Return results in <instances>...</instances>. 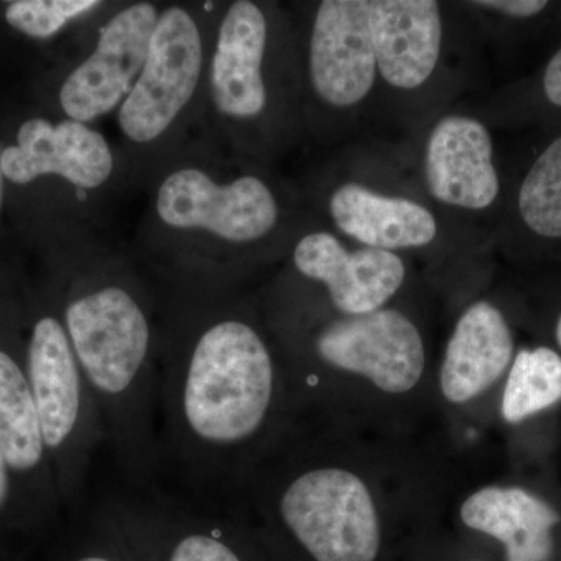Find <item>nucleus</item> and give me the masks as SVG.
I'll return each instance as SVG.
<instances>
[{
  "label": "nucleus",
  "instance_id": "9",
  "mask_svg": "<svg viewBox=\"0 0 561 561\" xmlns=\"http://www.w3.org/2000/svg\"><path fill=\"white\" fill-rule=\"evenodd\" d=\"M291 264L332 311L365 316L411 295L412 261L354 245L337 232L311 231L295 243Z\"/></svg>",
  "mask_w": 561,
  "mask_h": 561
},
{
  "label": "nucleus",
  "instance_id": "7",
  "mask_svg": "<svg viewBox=\"0 0 561 561\" xmlns=\"http://www.w3.org/2000/svg\"><path fill=\"white\" fill-rule=\"evenodd\" d=\"M416 181L427 201L471 236L478 219L496 208L502 195L485 122L456 111L434 117L421 138Z\"/></svg>",
  "mask_w": 561,
  "mask_h": 561
},
{
  "label": "nucleus",
  "instance_id": "1",
  "mask_svg": "<svg viewBox=\"0 0 561 561\" xmlns=\"http://www.w3.org/2000/svg\"><path fill=\"white\" fill-rule=\"evenodd\" d=\"M446 457L416 434L302 421L239 490L261 534L301 561H382L448 508Z\"/></svg>",
  "mask_w": 561,
  "mask_h": 561
},
{
  "label": "nucleus",
  "instance_id": "22",
  "mask_svg": "<svg viewBox=\"0 0 561 561\" xmlns=\"http://www.w3.org/2000/svg\"><path fill=\"white\" fill-rule=\"evenodd\" d=\"M461 9L472 13L497 14L512 20H530L548 9L546 0H479V2L461 3Z\"/></svg>",
  "mask_w": 561,
  "mask_h": 561
},
{
  "label": "nucleus",
  "instance_id": "18",
  "mask_svg": "<svg viewBox=\"0 0 561 561\" xmlns=\"http://www.w3.org/2000/svg\"><path fill=\"white\" fill-rule=\"evenodd\" d=\"M271 27L256 2L238 0L221 20L210 91L217 110L238 121L260 119L268 105L264 76Z\"/></svg>",
  "mask_w": 561,
  "mask_h": 561
},
{
  "label": "nucleus",
  "instance_id": "2",
  "mask_svg": "<svg viewBox=\"0 0 561 561\" xmlns=\"http://www.w3.org/2000/svg\"><path fill=\"white\" fill-rule=\"evenodd\" d=\"M160 365V454L191 485L234 496L302 424L275 334L251 313L184 330Z\"/></svg>",
  "mask_w": 561,
  "mask_h": 561
},
{
  "label": "nucleus",
  "instance_id": "4",
  "mask_svg": "<svg viewBox=\"0 0 561 561\" xmlns=\"http://www.w3.org/2000/svg\"><path fill=\"white\" fill-rule=\"evenodd\" d=\"M25 368L61 505L73 511L84 500L92 460L106 442V432L57 316L44 313L33 324Z\"/></svg>",
  "mask_w": 561,
  "mask_h": 561
},
{
  "label": "nucleus",
  "instance_id": "16",
  "mask_svg": "<svg viewBox=\"0 0 561 561\" xmlns=\"http://www.w3.org/2000/svg\"><path fill=\"white\" fill-rule=\"evenodd\" d=\"M2 173L16 184H27L43 175H60L81 190H95L113 172V154L99 131L77 121L24 122L16 146L0 157Z\"/></svg>",
  "mask_w": 561,
  "mask_h": 561
},
{
  "label": "nucleus",
  "instance_id": "10",
  "mask_svg": "<svg viewBox=\"0 0 561 561\" xmlns=\"http://www.w3.org/2000/svg\"><path fill=\"white\" fill-rule=\"evenodd\" d=\"M201 31L186 10L162 11L151 35L146 62L122 103L119 125L133 142H151L171 127L201 79Z\"/></svg>",
  "mask_w": 561,
  "mask_h": 561
},
{
  "label": "nucleus",
  "instance_id": "21",
  "mask_svg": "<svg viewBox=\"0 0 561 561\" xmlns=\"http://www.w3.org/2000/svg\"><path fill=\"white\" fill-rule=\"evenodd\" d=\"M99 5L98 0H18L7 7L5 18L24 35L50 38L73 18Z\"/></svg>",
  "mask_w": 561,
  "mask_h": 561
},
{
  "label": "nucleus",
  "instance_id": "23",
  "mask_svg": "<svg viewBox=\"0 0 561 561\" xmlns=\"http://www.w3.org/2000/svg\"><path fill=\"white\" fill-rule=\"evenodd\" d=\"M14 519H31L25 511L24 502L21 500L20 489L14 481L13 472H11L5 456L0 449V523L11 522Z\"/></svg>",
  "mask_w": 561,
  "mask_h": 561
},
{
  "label": "nucleus",
  "instance_id": "17",
  "mask_svg": "<svg viewBox=\"0 0 561 561\" xmlns=\"http://www.w3.org/2000/svg\"><path fill=\"white\" fill-rule=\"evenodd\" d=\"M465 530L500 542L505 561H553L559 511L522 485L485 483L468 491L457 504Z\"/></svg>",
  "mask_w": 561,
  "mask_h": 561
},
{
  "label": "nucleus",
  "instance_id": "8",
  "mask_svg": "<svg viewBox=\"0 0 561 561\" xmlns=\"http://www.w3.org/2000/svg\"><path fill=\"white\" fill-rule=\"evenodd\" d=\"M309 87L321 108L348 131L379 105L370 0H323L308 44Z\"/></svg>",
  "mask_w": 561,
  "mask_h": 561
},
{
  "label": "nucleus",
  "instance_id": "27",
  "mask_svg": "<svg viewBox=\"0 0 561 561\" xmlns=\"http://www.w3.org/2000/svg\"><path fill=\"white\" fill-rule=\"evenodd\" d=\"M0 157H2V150H0ZM3 173L2 165H0V205H2V191H3Z\"/></svg>",
  "mask_w": 561,
  "mask_h": 561
},
{
  "label": "nucleus",
  "instance_id": "24",
  "mask_svg": "<svg viewBox=\"0 0 561 561\" xmlns=\"http://www.w3.org/2000/svg\"><path fill=\"white\" fill-rule=\"evenodd\" d=\"M101 515L103 540H99L94 546H90L81 556L70 561H124L113 552L114 534H116V519L111 511L110 502L101 505L99 508Z\"/></svg>",
  "mask_w": 561,
  "mask_h": 561
},
{
  "label": "nucleus",
  "instance_id": "3",
  "mask_svg": "<svg viewBox=\"0 0 561 561\" xmlns=\"http://www.w3.org/2000/svg\"><path fill=\"white\" fill-rule=\"evenodd\" d=\"M284 306L273 334L312 423L419 434L437 411L430 331L408 298L365 316L332 311L319 295Z\"/></svg>",
  "mask_w": 561,
  "mask_h": 561
},
{
  "label": "nucleus",
  "instance_id": "28",
  "mask_svg": "<svg viewBox=\"0 0 561 561\" xmlns=\"http://www.w3.org/2000/svg\"><path fill=\"white\" fill-rule=\"evenodd\" d=\"M465 561H482V560L471 559V560H465Z\"/></svg>",
  "mask_w": 561,
  "mask_h": 561
},
{
  "label": "nucleus",
  "instance_id": "15",
  "mask_svg": "<svg viewBox=\"0 0 561 561\" xmlns=\"http://www.w3.org/2000/svg\"><path fill=\"white\" fill-rule=\"evenodd\" d=\"M128 537L154 561H249L242 527L195 507L138 500H111Z\"/></svg>",
  "mask_w": 561,
  "mask_h": 561
},
{
  "label": "nucleus",
  "instance_id": "6",
  "mask_svg": "<svg viewBox=\"0 0 561 561\" xmlns=\"http://www.w3.org/2000/svg\"><path fill=\"white\" fill-rule=\"evenodd\" d=\"M328 217L341 238L354 245L390 251L405 260L420 257L434 264V271L471 236L460 230L435 208L421 191L419 181L409 184L368 171H350L331 187L327 198Z\"/></svg>",
  "mask_w": 561,
  "mask_h": 561
},
{
  "label": "nucleus",
  "instance_id": "5",
  "mask_svg": "<svg viewBox=\"0 0 561 561\" xmlns=\"http://www.w3.org/2000/svg\"><path fill=\"white\" fill-rule=\"evenodd\" d=\"M379 103L400 119L427 125L454 88L456 24L437 0H370Z\"/></svg>",
  "mask_w": 561,
  "mask_h": 561
},
{
  "label": "nucleus",
  "instance_id": "26",
  "mask_svg": "<svg viewBox=\"0 0 561 561\" xmlns=\"http://www.w3.org/2000/svg\"><path fill=\"white\" fill-rule=\"evenodd\" d=\"M553 334H556L557 345H559V348L561 350V312L559 319H557L556 331H553Z\"/></svg>",
  "mask_w": 561,
  "mask_h": 561
},
{
  "label": "nucleus",
  "instance_id": "14",
  "mask_svg": "<svg viewBox=\"0 0 561 561\" xmlns=\"http://www.w3.org/2000/svg\"><path fill=\"white\" fill-rule=\"evenodd\" d=\"M0 449L13 472L28 518H49L61 511L25 359L21 360L3 346H0Z\"/></svg>",
  "mask_w": 561,
  "mask_h": 561
},
{
  "label": "nucleus",
  "instance_id": "25",
  "mask_svg": "<svg viewBox=\"0 0 561 561\" xmlns=\"http://www.w3.org/2000/svg\"><path fill=\"white\" fill-rule=\"evenodd\" d=\"M541 90L546 101L561 108V49L552 55L542 72Z\"/></svg>",
  "mask_w": 561,
  "mask_h": 561
},
{
  "label": "nucleus",
  "instance_id": "20",
  "mask_svg": "<svg viewBox=\"0 0 561 561\" xmlns=\"http://www.w3.org/2000/svg\"><path fill=\"white\" fill-rule=\"evenodd\" d=\"M524 230L542 242H561V135L540 151L516 194Z\"/></svg>",
  "mask_w": 561,
  "mask_h": 561
},
{
  "label": "nucleus",
  "instance_id": "13",
  "mask_svg": "<svg viewBox=\"0 0 561 561\" xmlns=\"http://www.w3.org/2000/svg\"><path fill=\"white\" fill-rule=\"evenodd\" d=\"M158 18L151 3L140 2L106 24L95 50L62 84L60 103L70 121L98 119L127 99L146 62Z\"/></svg>",
  "mask_w": 561,
  "mask_h": 561
},
{
  "label": "nucleus",
  "instance_id": "19",
  "mask_svg": "<svg viewBox=\"0 0 561 561\" xmlns=\"http://www.w3.org/2000/svg\"><path fill=\"white\" fill-rule=\"evenodd\" d=\"M560 401V354L549 346L519 350L502 386V420L507 424H519Z\"/></svg>",
  "mask_w": 561,
  "mask_h": 561
},
{
  "label": "nucleus",
  "instance_id": "11",
  "mask_svg": "<svg viewBox=\"0 0 561 561\" xmlns=\"http://www.w3.org/2000/svg\"><path fill=\"white\" fill-rule=\"evenodd\" d=\"M511 321L496 302L474 298L454 320L435 367L437 409L449 420L474 419L515 359Z\"/></svg>",
  "mask_w": 561,
  "mask_h": 561
},
{
  "label": "nucleus",
  "instance_id": "12",
  "mask_svg": "<svg viewBox=\"0 0 561 561\" xmlns=\"http://www.w3.org/2000/svg\"><path fill=\"white\" fill-rule=\"evenodd\" d=\"M157 210L169 227L198 228L234 243L262 241L279 221L278 198L260 176L217 184L198 169L168 176L158 192Z\"/></svg>",
  "mask_w": 561,
  "mask_h": 561
}]
</instances>
